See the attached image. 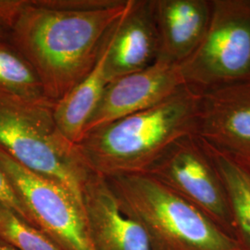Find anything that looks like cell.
<instances>
[{
    "label": "cell",
    "instance_id": "1",
    "mask_svg": "<svg viewBox=\"0 0 250 250\" xmlns=\"http://www.w3.org/2000/svg\"><path fill=\"white\" fill-rule=\"evenodd\" d=\"M130 0H25L10 42L35 70L44 97L57 103L98 62Z\"/></svg>",
    "mask_w": 250,
    "mask_h": 250
},
{
    "label": "cell",
    "instance_id": "2",
    "mask_svg": "<svg viewBox=\"0 0 250 250\" xmlns=\"http://www.w3.org/2000/svg\"><path fill=\"white\" fill-rule=\"evenodd\" d=\"M199 94L184 85L156 105L83 134L76 145L104 177L146 173L179 138L196 134Z\"/></svg>",
    "mask_w": 250,
    "mask_h": 250
},
{
    "label": "cell",
    "instance_id": "3",
    "mask_svg": "<svg viewBox=\"0 0 250 250\" xmlns=\"http://www.w3.org/2000/svg\"><path fill=\"white\" fill-rule=\"evenodd\" d=\"M54 102L0 92V147L38 175L64 188L83 205L92 171L57 125Z\"/></svg>",
    "mask_w": 250,
    "mask_h": 250
},
{
    "label": "cell",
    "instance_id": "4",
    "mask_svg": "<svg viewBox=\"0 0 250 250\" xmlns=\"http://www.w3.org/2000/svg\"><path fill=\"white\" fill-rule=\"evenodd\" d=\"M106 178L123 210L142 226L150 250H240L205 213L151 175Z\"/></svg>",
    "mask_w": 250,
    "mask_h": 250
},
{
    "label": "cell",
    "instance_id": "5",
    "mask_svg": "<svg viewBox=\"0 0 250 250\" xmlns=\"http://www.w3.org/2000/svg\"><path fill=\"white\" fill-rule=\"evenodd\" d=\"M178 69L198 94L250 81V0H212L206 35Z\"/></svg>",
    "mask_w": 250,
    "mask_h": 250
},
{
    "label": "cell",
    "instance_id": "6",
    "mask_svg": "<svg viewBox=\"0 0 250 250\" xmlns=\"http://www.w3.org/2000/svg\"><path fill=\"white\" fill-rule=\"evenodd\" d=\"M146 174L197 207L233 238L232 216L224 184L197 134L179 138Z\"/></svg>",
    "mask_w": 250,
    "mask_h": 250
},
{
    "label": "cell",
    "instance_id": "7",
    "mask_svg": "<svg viewBox=\"0 0 250 250\" xmlns=\"http://www.w3.org/2000/svg\"><path fill=\"white\" fill-rule=\"evenodd\" d=\"M0 167L9 179L34 226L64 250H96L83 207L61 186L28 170L0 147Z\"/></svg>",
    "mask_w": 250,
    "mask_h": 250
},
{
    "label": "cell",
    "instance_id": "8",
    "mask_svg": "<svg viewBox=\"0 0 250 250\" xmlns=\"http://www.w3.org/2000/svg\"><path fill=\"white\" fill-rule=\"evenodd\" d=\"M196 134L250 162V81L200 93Z\"/></svg>",
    "mask_w": 250,
    "mask_h": 250
},
{
    "label": "cell",
    "instance_id": "9",
    "mask_svg": "<svg viewBox=\"0 0 250 250\" xmlns=\"http://www.w3.org/2000/svg\"><path fill=\"white\" fill-rule=\"evenodd\" d=\"M183 86L178 64L161 59L141 72L111 81L90 117L84 134L154 106Z\"/></svg>",
    "mask_w": 250,
    "mask_h": 250
},
{
    "label": "cell",
    "instance_id": "10",
    "mask_svg": "<svg viewBox=\"0 0 250 250\" xmlns=\"http://www.w3.org/2000/svg\"><path fill=\"white\" fill-rule=\"evenodd\" d=\"M159 55L152 0H130L108 42L104 65L107 83L143 71L155 63Z\"/></svg>",
    "mask_w": 250,
    "mask_h": 250
},
{
    "label": "cell",
    "instance_id": "11",
    "mask_svg": "<svg viewBox=\"0 0 250 250\" xmlns=\"http://www.w3.org/2000/svg\"><path fill=\"white\" fill-rule=\"evenodd\" d=\"M83 205L95 250H150L142 226L123 210L106 177L91 173Z\"/></svg>",
    "mask_w": 250,
    "mask_h": 250
},
{
    "label": "cell",
    "instance_id": "12",
    "mask_svg": "<svg viewBox=\"0 0 250 250\" xmlns=\"http://www.w3.org/2000/svg\"><path fill=\"white\" fill-rule=\"evenodd\" d=\"M152 9L160 41L158 59L184 62L206 35L212 0H152Z\"/></svg>",
    "mask_w": 250,
    "mask_h": 250
},
{
    "label": "cell",
    "instance_id": "13",
    "mask_svg": "<svg viewBox=\"0 0 250 250\" xmlns=\"http://www.w3.org/2000/svg\"><path fill=\"white\" fill-rule=\"evenodd\" d=\"M114 27L107 36L94 69L54 107V115L61 132L69 142L75 146L83 138L85 126L108 83L104 65L108 42Z\"/></svg>",
    "mask_w": 250,
    "mask_h": 250
},
{
    "label": "cell",
    "instance_id": "14",
    "mask_svg": "<svg viewBox=\"0 0 250 250\" xmlns=\"http://www.w3.org/2000/svg\"><path fill=\"white\" fill-rule=\"evenodd\" d=\"M202 142L224 184L232 216L233 239L240 250H250V162Z\"/></svg>",
    "mask_w": 250,
    "mask_h": 250
},
{
    "label": "cell",
    "instance_id": "15",
    "mask_svg": "<svg viewBox=\"0 0 250 250\" xmlns=\"http://www.w3.org/2000/svg\"><path fill=\"white\" fill-rule=\"evenodd\" d=\"M0 92L23 99H45L35 70L10 40L0 42Z\"/></svg>",
    "mask_w": 250,
    "mask_h": 250
},
{
    "label": "cell",
    "instance_id": "16",
    "mask_svg": "<svg viewBox=\"0 0 250 250\" xmlns=\"http://www.w3.org/2000/svg\"><path fill=\"white\" fill-rule=\"evenodd\" d=\"M0 237L19 250H64L45 232L0 206Z\"/></svg>",
    "mask_w": 250,
    "mask_h": 250
},
{
    "label": "cell",
    "instance_id": "17",
    "mask_svg": "<svg viewBox=\"0 0 250 250\" xmlns=\"http://www.w3.org/2000/svg\"><path fill=\"white\" fill-rule=\"evenodd\" d=\"M0 206L13 212L27 224L34 226L32 219L24 205L20 199L9 179L0 167ZM36 227V226H35Z\"/></svg>",
    "mask_w": 250,
    "mask_h": 250
},
{
    "label": "cell",
    "instance_id": "18",
    "mask_svg": "<svg viewBox=\"0 0 250 250\" xmlns=\"http://www.w3.org/2000/svg\"><path fill=\"white\" fill-rule=\"evenodd\" d=\"M25 0H0V42L9 41L11 28Z\"/></svg>",
    "mask_w": 250,
    "mask_h": 250
},
{
    "label": "cell",
    "instance_id": "19",
    "mask_svg": "<svg viewBox=\"0 0 250 250\" xmlns=\"http://www.w3.org/2000/svg\"><path fill=\"white\" fill-rule=\"evenodd\" d=\"M0 250H19L16 247L0 237Z\"/></svg>",
    "mask_w": 250,
    "mask_h": 250
}]
</instances>
